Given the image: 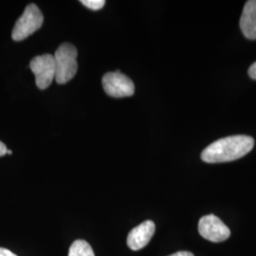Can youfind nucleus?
Returning a JSON list of instances; mask_svg holds the SVG:
<instances>
[{"label": "nucleus", "instance_id": "nucleus-3", "mask_svg": "<svg viewBox=\"0 0 256 256\" xmlns=\"http://www.w3.org/2000/svg\"><path fill=\"white\" fill-rule=\"evenodd\" d=\"M44 16L36 4H30L16 21L12 32L14 41H22L42 27Z\"/></svg>", "mask_w": 256, "mask_h": 256}, {"label": "nucleus", "instance_id": "nucleus-2", "mask_svg": "<svg viewBox=\"0 0 256 256\" xmlns=\"http://www.w3.org/2000/svg\"><path fill=\"white\" fill-rule=\"evenodd\" d=\"M54 57L55 81L63 84L72 80L78 68L77 48L70 43H64L56 50Z\"/></svg>", "mask_w": 256, "mask_h": 256}, {"label": "nucleus", "instance_id": "nucleus-5", "mask_svg": "<svg viewBox=\"0 0 256 256\" xmlns=\"http://www.w3.org/2000/svg\"><path fill=\"white\" fill-rule=\"evenodd\" d=\"M30 70L36 75V86L46 90L55 80V61L54 55H39L30 61Z\"/></svg>", "mask_w": 256, "mask_h": 256}, {"label": "nucleus", "instance_id": "nucleus-8", "mask_svg": "<svg viewBox=\"0 0 256 256\" xmlns=\"http://www.w3.org/2000/svg\"><path fill=\"white\" fill-rule=\"evenodd\" d=\"M240 28L246 38L256 40V0L246 2L240 18Z\"/></svg>", "mask_w": 256, "mask_h": 256}, {"label": "nucleus", "instance_id": "nucleus-13", "mask_svg": "<svg viewBox=\"0 0 256 256\" xmlns=\"http://www.w3.org/2000/svg\"><path fill=\"white\" fill-rule=\"evenodd\" d=\"M7 147L0 140V156H5L7 154Z\"/></svg>", "mask_w": 256, "mask_h": 256}, {"label": "nucleus", "instance_id": "nucleus-9", "mask_svg": "<svg viewBox=\"0 0 256 256\" xmlns=\"http://www.w3.org/2000/svg\"><path fill=\"white\" fill-rule=\"evenodd\" d=\"M68 256H95L92 246L84 240H76L70 248Z\"/></svg>", "mask_w": 256, "mask_h": 256}, {"label": "nucleus", "instance_id": "nucleus-10", "mask_svg": "<svg viewBox=\"0 0 256 256\" xmlns=\"http://www.w3.org/2000/svg\"><path fill=\"white\" fill-rule=\"evenodd\" d=\"M81 3L88 9L99 10L104 6L106 1L104 0H82Z\"/></svg>", "mask_w": 256, "mask_h": 256}, {"label": "nucleus", "instance_id": "nucleus-1", "mask_svg": "<svg viewBox=\"0 0 256 256\" xmlns=\"http://www.w3.org/2000/svg\"><path fill=\"white\" fill-rule=\"evenodd\" d=\"M254 146V138L247 135H236L214 142L202 153V160L207 164L232 162L243 158Z\"/></svg>", "mask_w": 256, "mask_h": 256}, {"label": "nucleus", "instance_id": "nucleus-4", "mask_svg": "<svg viewBox=\"0 0 256 256\" xmlns=\"http://www.w3.org/2000/svg\"><path fill=\"white\" fill-rule=\"evenodd\" d=\"M102 84L104 92L110 97H130L135 93V84L133 81L119 70L104 74Z\"/></svg>", "mask_w": 256, "mask_h": 256}, {"label": "nucleus", "instance_id": "nucleus-12", "mask_svg": "<svg viewBox=\"0 0 256 256\" xmlns=\"http://www.w3.org/2000/svg\"><path fill=\"white\" fill-rule=\"evenodd\" d=\"M0 256H16L14 252H12L9 250L0 248Z\"/></svg>", "mask_w": 256, "mask_h": 256}, {"label": "nucleus", "instance_id": "nucleus-14", "mask_svg": "<svg viewBox=\"0 0 256 256\" xmlns=\"http://www.w3.org/2000/svg\"><path fill=\"white\" fill-rule=\"evenodd\" d=\"M169 256H194V254L189 252H176L174 254Z\"/></svg>", "mask_w": 256, "mask_h": 256}, {"label": "nucleus", "instance_id": "nucleus-11", "mask_svg": "<svg viewBox=\"0 0 256 256\" xmlns=\"http://www.w3.org/2000/svg\"><path fill=\"white\" fill-rule=\"evenodd\" d=\"M248 75L250 76V78L256 80V62L252 64L250 68H248Z\"/></svg>", "mask_w": 256, "mask_h": 256}, {"label": "nucleus", "instance_id": "nucleus-7", "mask_svg": "<svg viewBox=\"0 0 256 256\" xmlns=\"http://www.w3.org/2000/svg\"><path fill=\"white\" fill-rule=\"evenodd\" d=\"M155 223L146 220L132 230L128 236V246L132 250H140L146 247L155 234Z\"/></svg>", "mask_w": 256, "mask_h": 256}, {"label": "nucleus", "instance_id": "nucleus-15", "mask_svg": "<svg viewBox=\"0 0 256 256\" xmlns=\"http://www.w3.org/2000/svg\"><path fill=\"white\" fill-rule=\"evenodd\" d=\"M7 154H9V155H12V150H7Z\"/></svg>", "mask_w": 256, "mask_h": 256}, {"label": "nucleus", "instance_id": "nucleus-6", "mask_svg": "<svg viewBox=\"0 0 256 256\" xmlns=\"http://www.w3.org/2000/svg\"><path fill=\"white\" fill-rule=\"evenodd\" d=\"M198 232L202 238L216 243L227 240L230 234L229 228L214 214H208L200 218L198 222Z\"/></svg>", "mask_w": 256, "mask_h": 256}]
</instances>
